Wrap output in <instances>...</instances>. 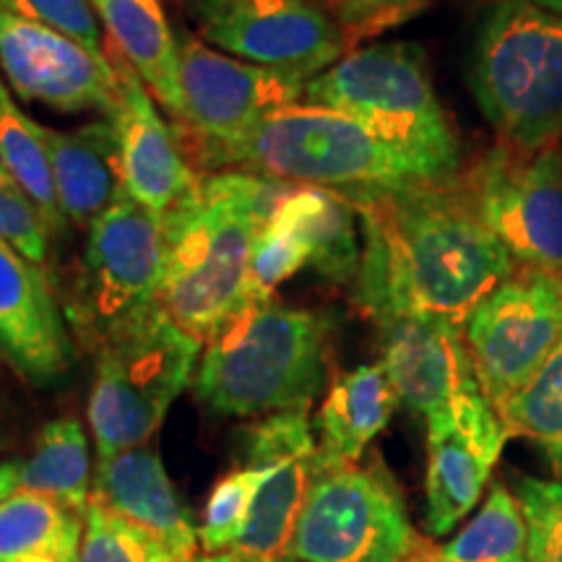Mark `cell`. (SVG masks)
Returning <instances> with one entry per match:
<instances>
[{
	"mask_svg": "<svg viewBox=\"0 0 562 562\" xmlns=\"http://www.w3.org/2000/svg\"><path fill=\"white\" fill-rule=\"evenodd\" d=\"M0 5L81 42L91 53L108 55L104 26L91 0H0Z\"/></svg>",
	"mask_w": 562,
	"mask_h": 562,
	"instance_id": "35",
	"label": "cell"
},
{
	"mask_svg": "<svg viewBox=\"0 0 562 562\" xmlns=\"http://www.w3.org/2000/svg\"><path fill=\"white\" fill-rule=\"evenodd\" d=\"M203 172L243 170L351 195L446 180L459 170L406 151L336 110L300 102L263 117L227 144L188 149Z\"/></svg>",
	"mask_w": 562,
	"mask_h": 562,
	"instance_id": "3",
	"label": "cell"
},
{
	"mask_svg": "<svg viewBox=\"0 0 562 562\" xmlns=\"http://www.w3.org/2000/svg\"><path fill=\"white\" fill-rule=\"evenodd\" d=\"M201 347L157 302L94 349L87 414L100 459L149 446L193 383Z\"/></svg>",
	"mask_w": 562,
	"mask_h": 562,
	"instance_id": "6",
	"label": "cell"
},
{
	"mask_svg": "<svg viewBox=\"0 0 562 562\" xmlns=\"http://www.w3.org/2000/svg\"><path fill=\"white\" fill-rule=\"evenodd\" d=\"M328 334L326 315L277 297L245 307L203 344L195 396L220 417L307 412L326 383Z\"/></svg>",
	"mask_w": 562,
	"mask_h": 562,
	"instance_id": "4",
	"label": "cell"
},
{
	"mask_svg": "<svg viewBox=\"0 0 562 562\" xmlns=\"http://www.w3.org/2000/svg\"><path fill=\"white\" fill-rule=\"evenodd\" d=\"M277 562H297V560H292V558H281V560H277Z\"/></svg>",
	"mask_w": 562,
	"mask_h": 562,
	"instance_id": "41",
	"label": "cell"
},
{
	"mask_svg": "<svg viewBox=\"0 0 562 562\" xmlns=\"http://www.w3.org/2000/svg\"><path fill=\"white\" fill-rule=\"evenodd\" d=\"M315 467L318 451L284 456L263 467L266 480L252 503L248 531L232 552L240 554L245 562H277L286 558Z\"/></svg>",
	"mask_w": 562,
	"mask_h": 562,
	"instance_id": "24",
	"label": "cell"
},
{
	"mask_svg": "<svg viewBox=\"0 0 562 562\" xmlns=\"http://www.w3.org/2000/svg\"><path fill=\"white\" fill-rule=\"evenodd\" d=\"M430 547L409 521L396 480L381 461H318L286 558L297 562H417Z\"/></svg>",
	"mask_w": 562,
	"mask_h": 562,
	"instance_id": "8",
	"label": "cell"
},
{
	"mask_svg": "<svg viewBox=\"0 0 562 562\" xmlns=\"http://www.w3.org/2000/svg\"><path fill=\"white\" fill-rule=\"evenodd\" d=\"M16 487V461H3L0 463V503L9 501Z\"/></svg>",
	"mask_w": 562,
	"mask_h": 562,
	"instance_id": "37",
	"label": "cell"
},
{
	"mask_svg": "<svg viewBox=\"0 0 562 562\" xmlns=\"http://www.w3.org/2000/svg\"><path fill=\"white\" fill-rule=\"evenodd\" d=\"M516 497L529 529V562H562V484L524 476Z\"/></svg>",
	"mask_w": 562,
	"mask_h": 562,
	"instance_id": "34",
	"label": "cell"
},
{
	"mask_svg": "<svg viewBox=\"0 0 562 562\" xmlns=\"http://www.w3.org/2000/svg\"><path fill=\"white\" fill-rule=\"evenodd\" d=\"M91 480L89 440L81 422L74 417L47 422L30 459L16 461L19 492L50 497L81 516H87L91 501Z\"/></svg>",
	"mask_w": 562,
	"mask_h": 562,
	"instance_id": "25",
	"label": "cell"
},
{
	"mask_svg": "<svg viewBox=\"0 0 562 562\" xmlns=\"http://www.w3.org/2000/svg\"><path fill=\"white\" fill-rule=\"evenodd\" d=\"M474 100L503 144L524 151L562 138V13L497 0L472 53Z\"/></svg>",
	"mask_w": 562,
	"mask_h": 562,
	"instance_id": "5",
	"label": "cell"
},
{
	"mask_svg": "<svg viewBox=\"0 0 562 562\" xmlns=\"http://www.w3.org/2000/svg\"><path fill=\"white\" fill-rule=\"evenodd\" d=\"M0 74L24 102L115 115L121 76L108 55L0 5Z\"/></svg>",
	"mask_w": 562,
	"mask_h": 562,
	"instance_id": "14",
	"label": "cell"
},
{
	"mask_svg": "<svg viewBox=\"0 0 562 562\" xmlns=\"http://www.w3.org/2000/svg\"><path fill=\"white\" fill-rule=\"evenodd\" d=\"M0 167H5L11 178L32 195V201L37 203V209L50 224L53 235L60 237L68 229V222L60 211L58 195H55L40 123H34V117L19 108L3 76H0Z\"/></svg>",
	"mask_w": 562,
	"mask_h": 562,
	"instance_id": "28",
	"label": "cell"
},
{
	"mask_svg": "<svg viewBox=\"0 0 562 562\" xmlns=\"http://www.w3.org/2000/svg\"><path fill=\"white\" fill-rule=\"evenodd\" d=\"M83 516L32 492L0 503V562H79Z\"/></svg>",
	"mask_w": 562,
	"mask_h": 562,
	"instance_id": "26",
	"label": "cell"
},
{
	"mask_svg": "<svg viewBox=\"0 0 562 562\" xmlns=\"http://www.w3.org/2000/svg\"><path fill=\"white\" fill-rule=\"evenodd\" d=\"M91 501L157 539L172 562L199 558V526L193 524L191 510L182 505L154 446H138L110 459H97Z\"/></svg>",
	"mask_w": 562,
	"mask_h": 562,
	"instance_id": "19",
	"label": "cell"
},
{
	"mask_svg": "<svg viewBox=\"0 0 562 562\" xmlns=\"http://www.w3.org/2000/svg\"><path fill=\"white\" fill-rule=\"evenodd\" d=\"M531 3L542 5V9H550V11L562 13V0H531Z\"/></svg>",
	"mask_w": 562,
	"mask_h": 562,
	"instance_id": "39",
	"label": "cell"
},
{
	"mask_svg": "<svg viewBox=\"0 0 562 562\" xmlns=\"http://www.w3.org/2000/svg\"><path fill=\"white\" fill-rule=\"evenodd\" d=\"M305 266H311V248H307L297 224L277 209L252 245L248 271L250 305L271 300L281 281L292 279Z\"/></svg>",
	"mask_w": 562,
	"mask_h": 562,
	"instance_id": "31",
	"label": "cell"
},
{
	"mask_svg": "<svg viewBox=\"0 0 562 562\" xmlns=\"http://www.w3.org/2000/svg\"><path fill=\"white\" fill-rule=\"evenodd\" d=\"M396 406L398 398L381 362L336 375L313 422L318 461L326 467L360 463L370 442L389 427Z\"/></svg>",
	"mask_w": 562,
	"mask_h": 562,
	"instance_id": "21",
	"label": "cell"
},
{
	"mask_svg": "<svg viewBox=\"0 0 562 562\" xmlns=\"http://www.w3.org/2000/svg\"><path fill=\"white\" fill-rule=\"evenodd\" d=\"M417 562H529V529L516 492L492 482L472 521L451 542L427 547Z\"/></svg>",
	"mask_w": 562,
	"mask_h": 562,
	"instance_id": "27",
	"label": "cell"
},
{
	"mask_svg": "<svg viewBox=\"0 0 562 562\" xmlns=\"http://www.w3.org/2000/svg\"><path fill=\"white\" fill-rule=\"evenodd\" d=\"M87 232L63 313L74 339L94 351L123 323L159 302L167 237L165 222L125 193Z\"/></svg>",
	"mask_w": 562,
	"mask_h": 562,
	"instance_id": "9",
	"label": "cell"
},
{
	"mask_svg": "<svg viewBox=\"0 0 562 562\" xmlns=\"http://www.w3.org/2000/svg\"><path fill=\"white\" fill-rule=\"evenodd\" d=\"M328 3H334V5H336V9H341V5H344V3H347V0H328Z\"/></svg>",
	"mask_w": 562,
	"mask_h": 562,
	"instance_id": "40",
	"label": "cell"
},
{
	"mask_svg": "<svg viewBox=\"0 0 562 562\" xmlns=\"http://www.w3.org/2000/svg\"><path fill=\"white\" fill-rule=\"evenodd\" d=\"M40 136L63 216L70 227L89 229L125 193L112 115L70 131L40 125Z\"/></svg>",
	"mask_w": 562,
	"mask_h": 562,
	"instance_id": "20",
	"label": "cell"
},
{
	"mask_svg": "<svg viewBox=\"0 0 562 562\" xmlns=\"http://www.w3.org/2000/svg\"><path fill=\"white\" fill-rule=\"evenodd\" d=\"M79 562H172L165 547L138 526L89 501Z\"/></svg>",
	"mask_w": 562,
	"mask_h": 562,
	"instance_id": "32",
	"label": "cell"
},
{
	"mask_svg": "<svg viewBox=\"0 0 562 562\" xmlns=\"http://www.w3.org/2000/svg\"><path fill=\"white\" fill-rule=\"evenodd\" d=\"M266 480V469L240 467L216 482L211 490L203 521L199 526L201 550L206 554L232 552L245 537L252 503Z\"/></svg>",
	"mask_w": 562,
	"mask_h": 562,
	"instance_id": "30",
	"label": "cell"
},
{
	"mask_svg": "<svg viewBox=\"0 0 562 562\" xmlns=\"http://www.w3.org/2000/svg\"><path fill=\"white\" fill-rule=\"evenodd\" d=\"M53 229L32 195L0 167V243L11 245L19 256L47 271L50 266Z\"/></svg>",
	"mask_w": 562,
	"mask_h": 562,
	"instance_id": "33",
	"label": "cell"
},
{
	"mask_svg": "<svg viewBox=\"0 0 562 562\" xmlns=\"http://www.w3.org/2000/svg\"><path fill=\"white\" fill-rule=\"evenodd\" d=\"M178 58L186 149L227 144L305 97L300 76L232 58L186 30L178 32Z\"/></svg>",
	"mask_w": 562,
	"mask_h": 562,
	"instance_id": "13",
	"label": "cell"
},
{
	"mask_svg": "<svg viewBox=\"0 0 562 562\" xmlns=\"http://www.w3.org/2000/svg\"><path fill=\"white\" fill-rule=\"evenodd\" d=\"M347 199L362 232V263L351 297L375 326L393 318H442L463 326L516 269L461 170L446 180Z\"/></svg>",
	"mask_w": 562,
	"mask_h": 562,
	"instance_id": "1",
	"label": "cell"
},
{
	"mask_svg": "<svg viewBox=\"0 0 562 562\" xmlns=\"http://www.w3.org/2000/svg\"><path fill=\"white\" fill-rule=\"evenodd\" d=\"M117 55L175 121H182L178 32L159 0H91Z\"/></svg>",
	"mask_w": 562,
	"mask_h": 562,
	"instance_id": "22",
	"label": "cell"
},
{
	"mask_svg": "<svg viewBox=\"0 0 562 562\" xmlns=\"http://www.w3.org/2000/svg\"><path fill=\"white\" fill-rule=\"evenodd\" d=\"M201 40L252 66L311 81L344 58V26L311 0H188Z\"/></svg>",
	"mask_w": 562,
	"mask_h": 562,
	"instance_id": "12",
	"label": "cell"
},
{
	"mask_svg": "<svg viewBox=\"0 0 562 562\" xmlns=\"http://www.w3.org/2000/svg\"><path fill=\"white\" fill-rule=\"evenodd\" d=\"M0 360L34 389L66 381L76 360V339L50 271L5 243H0Z\"/></svg>",
	"mask_w": 562,
	"mask_h": 562,
	"instance_id": "16",
	"label": "cell"
},
{
	"mask_svg": "<svg viewBox=\"0 0 562 562\" xmlns=\"http://www.w3.org/2000/svg\"><path fill=\"white\" fill-rule=\"evenodd\" d=\"M427 474L425 526L430 537L451 533L482 501L501 461L505 430L480 385L463 391L446 409L427 417Z\"/></svg>",
	"mask_w": 562,
	"mask_h": 562,
	"instance_id": "15",
	"label": "cell"
},
{
	"mask_svg": "<svg viewBox=\"0 0 562 562\" xmlns=\"http://www.w3.org/2000/svg\"><path fill=\"white\" fill-rule=\"evenodd\" d=\"M311 248V269L331 284H355L362 263V232L355 203L328 188L297 186L281 201Z\"/></svg>",
	"mask_w": 562,
	"mask_h": 562,
	"instance_id": "23",
	"label": "cell"
},
{
	"mask_svg": "<svg viewBox=\"0 0 562 562\" xmlns=\"http://www.w3.org/2000/svg\"><path fill=\"white\" fill-rule=\"evenodd\" d=\"M294 188L243 170L206 172L193 199L165 220L159 305L182 331L206 344L250 307L252 245Z\"/></svg>",
	"mask_w": 562,
	"mask_h": 562,
	"instance_id": "2",
	"label": "cell"
},
{
	"mask_svg": "<svg viewBox=\"0 0 562 562\" xmlns=\"http://www.w3.org/2000/svg\"><path fill=\"white\" fill-rule=\"evenodd\" d=\"M302 100L341 112L389 144L459 170V138L417 42H378L344 53L307 81Z\"/></svg>",
	"mask_w": 562,
	"mask_h": 562,
	"instance_id": "7",
	"label": "cell"
},
{
	"mask_svg": "<svg viewBox=\"0 0 562 562\" xmlns=\"http://www.w3.org/2000/svg\"><path fill=\"white\" fill-rule=\"evenodd\" d=\"M188 562H245V560L235 552H220V554H203V558H193Z\"/></svg>",
	"mask_w": 562,
	"mask_h": 562,
	"instance_id": "38",
	"label": "cell"
},
{
	"mask_svg": "<svg viewBox=\"0 0 562 562\" xmlns=\"http://www.w3.org/2000/svg\"><path fill=\"white\" fill-rule=\"evenodd\" d=\"M497 414L510 438L518 435L539 442L562 469V339L531 381L513 393Z\"/></svg>",
	"mask_w": 562,
	"mask_h": 562,
	"instance_id": "29",
	"label": "cell"
},
{
	"mask_svg": "<svg viewBox=\"0 0 562 562\" xmlns=\"http://www.w3.org/2000/svg\"><path fill=\"white\" fill-rule=\"evenodd\" d=\"M430 3H435V0H347L336 11H339L344 30L364 34L385 30V26L404 21L414 11L425 9Z\"/></svg>",
	"mask_w": 562,
	"mask_h": 562,
	"instance_id": "36",
	"label": "cell"
},
{
	"mask_svg": "<svg viewBox=\"0 0 562 562\" xmlns=\"http://www.w3.org/2000/svg\"><path fill=\"white\" fill-rule=\"evenodd\" d=\"M112 63L121 76V100L112 123L121 149L123 191L165 222L193 199L201 178L175 131L159 115L151 91L121 55Z\"/></svg>",
	"mask_w": 562,
	"mask_h": 562,
	"instance_id": "17",
	"label": "cell"
},
{
	"mask_svg": "<svg viewBox=\"0 0 562 562\" xmlns=\"http://www.w3.org/2000/svg\"><path fill=\"white\" fill-rule=\"evenodd\" d=\"M461 328L476 383L497 412L531 381L562 339V277L516 266Z\"/></svg>",
	"mask_w": 562,
	"mask_h": 562,
	"instance_id": "10",
	"label": "cell"
},
{
	"mask_svg": "<svg viewBox=\"0 0 562 562\" xmlns=\"http://www.w3.org/2000/svg\"><path fill=\"white\" fill-rule=\"evenodd\" d=\"M463 175L516 266L562 277V146L524 151L501 140Z\"/></svg>",
	"mask_w": 562,
	"mask_h": 562,
	"instance_id": "11",
	"label": "cell"
},
{
	"mask_svg": "<svg viewBox=\"0 0 562 562\" xmlns=\"http://www.w3.org/2000/svg\"><path fill=\"white\" fill-rule=\"evenodd\" d=\"M381 364L398 406L432 417L476 383L463 328L442 318H393L378 326Z\"/></svg>",
	"mask_w": 562,
	"mask_h": 562,
	"instance_id": "18",
	"label": "cell"
}]
</instances>
